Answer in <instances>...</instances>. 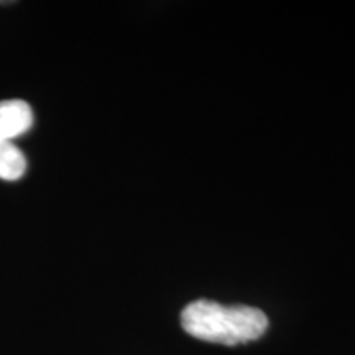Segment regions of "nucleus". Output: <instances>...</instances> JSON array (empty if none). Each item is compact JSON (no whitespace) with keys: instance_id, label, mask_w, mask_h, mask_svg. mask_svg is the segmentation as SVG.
Listing matches in <instances>:
<instances>
[{"instance_id":"obj_1","label":"nucleus","mask_w":355,"mask_h":355,"mask_svg":"<svg viewBox=\"0 0 355 355\" xmlns=\"http://www.w3.org/2000/svg\"><path fill=\"white\" fill-rule=\"evenodd\" d=\"M181 326L194 339L222 345H239L260 339L268 329L263 311L252 306H225L198 300L181 313Z\"/></svg>"},{"instance_id":"obj_2","label":"nucleus","mask_w":355,"mask_h":355,"mask_svg":"<svg viewBox=\"0 0 355 355\" xmlns=\"http://www.w3.org/2000/svg\"><path fill=\"white\" fill-rule=\"evenodd\" d=\"M33 125L32 107L25 101L10 99L0 102V140L13 141Z\"/></svg>"},{"instance_id":"obj_3","label":"nucleus","mask_w":355,"mask_h":355,"mask_svg":"<svg viewBox=\"0 0 355 355\" xmlns=\"http://www.w3.org/2000/svg\"><path fill=\"white\" fill-rule=\"evenodd\" d=\"M26 171V158L13 141L0 140V180H20Z\"/></svg>"}]
</instances>
